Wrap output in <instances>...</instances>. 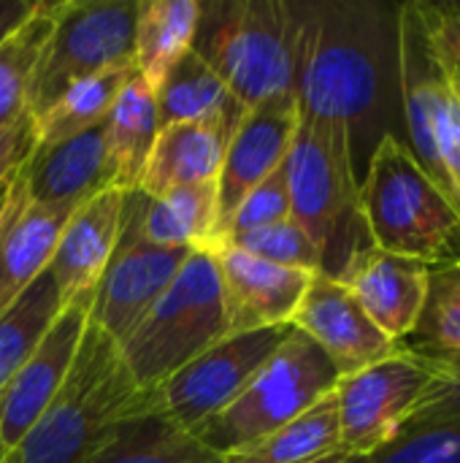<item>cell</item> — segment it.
<instances>
[{
  "label": "cell",
  "mask_w": 460,
  "mask_h": 463,
  "mask_svg": "<svg viewBox=\"0 0 460 463\" xmlns=\"http://www.w3.org/2000/svg\"><path fill=\"white\" fill-rule=\"evenodd\" d=\"M399 5L298 0V114L347 133L358 179L382 138L407 144Z\"/></svg>",
  "instance_id": "cell-1"
},
{
  "label": "cell",
  "mask_w": 460,
  "mask_h": 463,
  "mask_svg": "<svg viewBox=\"0 0 460 463\" xmlns=\"http://www.w3.org/2000/svg\"><path fill=\"white\" fill-rule=\"evenodd\" d=\"M155 407L138 388L119 345L87 320L76 361L38 423L16 448L19 463H89L114 429Z\"/></svg>",
  "instance_id": "cell-2"
},
{
  "label": "cell",
  "mask_w": 460,
  "mask_h": 463,
  "mask_svg": "<svg viewBox=\"0 0 460 463\" xmlns=\"http://www.w3.org/2000/svg\"><path fill=\"white\" fill-rule=\"evenodd\" d=\"M361 212L374 247L426 263H460L458 203L423 171L401 138H382L361 179Z\"/></svg>",
  "instance_id": "cell-3"
},
{
  "label": "cell",
  "mask_w": 460,
  "mask_h": 463,
  "mask_svg": "<svg viewBox=\"0 0 460 463\" xmlns=\"http://www.w3.org/2000/svg\"><path fill=\"white\" fill-rule=\"evenodd\" d=\"M298 0L201 3L192 52L244 109L296 92Z\"/></svg>",
  "instance_id": "cell-4"
},
{
  "label": "cell",
  "mask_w": 460,
  "mask_h": 463,
  "mask_svg": "<svg viewBox=\"0 0 460 463\" xmlns=\"http://www.w3.org/2000/svg\"><path fill=\"white\" fill-rule=\"evenodd\" d=\"M285 168L290 220L317 247L323 260L320 271L336 279L344 266L371 244L347 133L331 122L298 114Z\"/></svg>",
  "instance_id": "cell-5"
},
{
  "label": "cell",
  "mask_w": 460,
  "mask_h": 463,
  "mask_svg": "<svg viewBox=\"0 0 460 463\" xmlns=\"http://www.w3.org/2000/svg\"><path fill=\"white\" fill-rule=\"evenodd\" d=\"M228 336L220 271L211 250H192L176 279L119 345L144 391H155L203 350Z\"/></svg>",
  "instance_id": "cell-6"
},
{
  "label": "cell",
  "mask_w": 460,
  "mask_h": 463,
  "mask_svg": "<svg viewBox=\"0 0 460 463\" xmlns=\"http://www.w3.org/2000/svg\"><path fill=\"white\" fill-rule=\"evenodd\" d=\"M336 383L339 372L328 355L306 334L293 328L241 396L190 434L225 458L312 410L333 393Z\"/></svg>",
  "instance_id": "cell-7"
},
{
  "label": "cell",
  "mask_w": 460,
  "mask_h": 463,
  "mask_svg": "<svg viewBox=\"0 0 460 463\" xmlns=\"http://www.w3.org/2000/svg\"><path fill=\"white\" fill-rule=\"evenodd\" d=\"M136 3L81 0L54 3L52 30L38 54L27 114L35 119L68 87L103 71L136 65Z\"/></svg>",
  "instance_id": "cell-8"
},
{
  "label": "cell",
  "mask_w": 460,
  "mask_h": 463,
  "mask_svg": "<svg viewBox=\"0 0 460 463\" xmlns=\"http://www.w3.org/2000/svg\"><path fill=\"white\" fill-rule=\"evenodd\" d=\"M434 374V361L404 342L390 358L339 377L333 393L342 450L369 458L390 445L407 429Z\"/></svg>",
  "instance_id": "cell-9"
},
{
  "label": "cell",
  "mask_w": 460,
  "mask_h": 463,
  "mask_svg": "<svg viewBox=\"0 0 460 463\" xmlns=\"http://www.w3.org/2000/svg\"><path fill=\"white\" fill-rule=\"evenodd\" d=\"M290 331L293 326L228 334L152 391L157 412L192 431L241 396Z\"/></svg>",
  "instance_id": "cell-10"
},
{
  "label": "cell",
  "mask_w": 460,
  "mask_h": 463,
  "mask_svg": "<svg viewBox=\"0 0 460 463\" xmlns=\"http://www.w3.org/2000/svg\"><path fill=\"white\" fill-rule=\"evenodd\" d=\"M190 252L192 250L184 247L144 244L119 231L111 263L92 293L89 323L98 326L117 345H122L176 279Z\"/></svg>",
  "instance_id": "cell-11"
},
{
  "label": "cell",
  "mask_w": 460,
  "mask_h": 463,
  "mask_svg": "<svg viewBox=\"0 0 460 463\" xmlns=\"http://www.w3.org/2000/svg\"><path fill=\"white\" fill-rule=\"evenodd\" d=\"M89 298L70 301L0 393V448L14 453L62 388L89 320Z\"/></svg>",
  "instance_id": "cell-12"
},
{
  "label": "cell",
  "mask_w": 460,
  "mask_h": 463,
  "mask_svg": "<svg viewBox=\"0 0 460 463\" xmlns=\"http://www.w3.org/2000/svg\"><path fill=\"white\" fill-rule=\"evenodd\" d=\"M293 328L306 334L333 364L339 377L390 358L404 342L388 339L355 296L333 277L317 271L298 304Z\"/></svg>",
  "instance_id": "cell-13"
},
{
  "label": "cell",
  "mask_w": 460,
  "mask_h": 463,
  "mask_svg": "<svg viewBox=\"0 0 460 463\" xmlns=\"http://www.w3.org/2000/svg\"><path fill=\"white\" fill-rule=\"evenodd\" d=\"M220 271L228 334L293 326L314 274L252 258L230 244L211 250Z\"/></svg>",
  "instance_id": "cell-14"
},
{
  "label": "cell",
  "mask_w": 460,
  "mask_h": 463,
  "mask_svg": "<svg viewBox=\"0 0 460 463\" xmlns=\"http://www.w3.org/2000/svg\"><path fill=\"white\" fill-rule=\"evenodd\" d=\"M296 128H298L296 92H282L247 109V114L241 117L239 128L228 141L225 160L217 176L220 222L239 206V201L255 184H260L268 174H274L287 160Z\"/></svg>",
  "instance_id": "cell-15"
},
{
  "label": "cell",
  "mask_w": 460,
  "mask_h": 463,
  "mask_svg": "<svg viewBox=\"0 0 460 463\" xmlns=\"http://www.w3.org/2000/svg\"><path fill=\"white\" fill-rule=\"evenodd\" d=\"M431 269L420 260L385 252L374 244L361 250L336 277L363 307L371 323L393 342H407L420 320Z\"/></svg>",
  "instance_id": "cell-16"
},
{
  "label": "cell",
  "mask_w": 460,
  "mask_h": 463,
  "mask_svg": "<svg viewBox=\"0 0 460 463\" xmlns=\"http://www.w3.org/2000/svg\"><path fill=\"white\" fill-rule=\"evenodd\" d=\"M73 206H46L27 195L16 171L0 206V312H5L46 269Z\"/></svg>",
  "instance_id": "cell-17"
},
{
  "label": "cell",
  "mask_w": 460,
  "mask_h": 463,
  "mask_svg": "<svg viewBox=\"0 0 460 463\" xmlns=\"http://www.w3.org/2000/svg\"><path fill=\"white\" fill-rule=\"evenodd\" d=\"M122 201L125 193L103 190L84 201L65 222L46 269L60 290L62 304L84 298L92 301V293L119 241Z\"/></svg>",
  "instance_id": "cell-18"
},
{
  "label": "cell",
  "mask_w": 460,
  "mask_h": 463,
  "mask_svg": "<svg viewBox=\"0 0 460 463\" xmlns=\"http://www.w3.org/2000/svg\"><path fill=\"white\" fill-rule=\"evenodd\" d=\"M119 231L155 247L214 250L220 233L217 182L179 187L157 198L141 190L125 193Z\"/></svg>",
  "instance_id": "cell-19"
},
{
  "label": "cell",
  "mask_w": 460,
  "mask_h": 463,
  "mask_svg": "<svg viewBox=\"0 0 460 463\" xmlns=\"http://www.w3.org/2000/svg\"><path fill=\"white\" fill-rule=\"evenodd\" d=\"M19 174L24 179L30 201L79 209L92 195L111 190L103 125L73 136L57 146L33 149Z\"/></svg>",
  "instance_id": "cell-20"
},
{
  "label": "cell",
  "mask_w": 460,
  "mask_h": 463,
  "mask_svg": "<svg viewBox=\"0 0 460 463\" xmlns=\"http://www.w3.org/2000/svg\"><path fill=\"white\" fill-rule=\"evenodd\" d=\"M233 130L236 125L225 119L179 122L160 130L138 190L157 198L179 187L217 182Z\"/></svg>",
  "instance_id": "cell-21"
},
{
  "label": "cell",
  "mask_w": 460,
  "mask_h": 463,
  "mask_svg": "<svg viewBox=\"0 0 460 463\" xmlns=\"http://www.w3.org/2000/svg\"><path fill=\"white\" fill-rule=\"evenodd\" d=\"M103 133L108 187L117 193H136L160 133L155 90L138 76V71L114 100L103 122Z\"/></svg>",
  "instance_id": "cell-22"
},
{
  "label": "cell",
  "mask_w": 460,
  "mask_h": 463,
  "mask_svg": "<svg viewBox=\"0 0 460 463\" xmlns=\"http://www.w3.org/2000/svg\"><path fill=\"white\" fill-rule=\"evenodd\" d=\"M160 130L179 122L225 119L239 128L247 109L225 87V81L190 49L155 90Z\"/></svg>",
  "instance_id": "cell-23"
},
{
  "label": "cell",
  "mask_w": 460,
  "mask_h": 463,
  "mask_svg": "<svg viewBox=\"0 0 460 463\" xmlns=\"http://www.w3.org/2000/svg\"><path fill=\"white\" fill-rule=\"evenodd\" d=\"M201 3L195 0H138L136 3V71L157 90L168 71L190 52Z\"/></svg>",
  "instance_id": "cell-24"
},
{
  "label": "cell",
  "mask_w": 460,
  "mask_h": 463,
  "mask_svg": "<svg viewBox=\"0 0 460 463\" xmlns=\"http://www.w3.org/2000/svg\"><path fill=\"white\" fill-rule=\"evenodd\" d=\"M89 463H225V458L163 412L149 410L119 423Z\"/></svg>",
  "instance_id": "cell-25"
},
{
  "label": "cell",
  "mask_w": 460,
  "mask_h": 463,
  "mask_svg": "<svg viewBox=\"0 0 460 463\" xmlns=\"http://www.w3.org/2000/svg\"><path fill=\"white\" fill-rule=\"evenodd\" d=\"M136 65L103 71L84 81L68 87L49 109H43L35 122V149L57 146L73 136H81L106 122L122 87L133 79Z\"/></svg>",
  "instance_id": "cell-26"
},
{
  "label": "cell",
  "mask_w": 460,
  "mask_h": 463,
  "mask_svg": "<svg viewBox=\"0 0 460 463\" xmlns=\"http://www.w3.org/2000/svg\"><path fill=\"white\" fill-rule=\"evenodd\" d=\"M336 450H342L339 410L336 393H328L296 420L225 456V463H312Z\"/></svg>",
  "instance_id": "cell-27"
},
{
  "label": "cell",
  "mask_w": 460,
  "mask_h": 463,
  "mask_svg": "<svg viewBox=\"0 0 460 463\" xmlns=\"http://www.w3.org/2000/svg\"><path fill=\"white\" fill-rule=\"evenodd\" d=\"M62 307L52 274L43 271L5 312H0V393L35 353Z\"/></svg>",
  "instance_id": "cell-28"
},
{
  "label": "cell",
  "mask_w": 460,
  "mask_h": 463,
  "mask_svg": "<svg viewBox=\"0 0 460 463\" xmlns=\"http://www.w3.org/2000/svg\"><path fill=\"white\" fill-rule=\"evenodd\" d=\"M54 3H38L27 22H22L0 43V128L27 117V95L38 54L52 30Z\"/></svg>",
  "instance_id": "cell-29"
},
{
  "label": "cell",
  "mask_w": 460,
  "mask_h": 463,
  "mask_svg": "<svg viewBox=\"0 0 460 463\" xmlns=\"http://www.w3.org/2000/svg\"><path fill=\"white\" fill-rule=\"evenodd\" d=\"M407 345L426 355L460 358V263L431 269L426 304Z\"/></svg>",
  "instance_id": "cell-30"
},
{
  "label": "cell",
  "mask_w": 460,
  "mask_h": 463,
  "mask_svg": "<svg viewBox=\"0 0 460 463\" xmlns=\"http://www.w3.org/2000/svg\"><path fill=\"white\" fill-rule=\"evenodd\" d=\"M431 146L439 184L460 209V73L450 57L431 119Z\"/></svg>",
  "instance_id": "cell-31"
},
{
  "label": "cell",
  "mask_w": 460,
  "mask_h": 463,
  "mask_svg": "<svg viewBox=\"0 0 460 463\" xmlns=\"http://www.w3.org/2000/svg\"><path fill=\"white\" fill-rule=\"evenodd\" d=\"M285 220H290V187H287V168L282 163L274 174H268L260 184H255L239 201V206L220 222L217 244H225L241 233L260 231Z\"/></svg>",
  "instance_id": "cell-32"
},
{
  "label": "cell",
  "mask_w": 460,
  "mask_h": 463,
  "mask_svg": "<svg viewBox=\"0 0 460 463\" xmlns=\"http://www.w3.org/2000/svg\"><path fill=\"white\" fill-rule=\"evenodd\" d=\"M225 244H230V247H236V250H241V252H247L252 258L285 266V269H298V271H309V274H317L323 269L317 247L312 244V239L293 220H285V222H277V225H268V228H260V231L241 233V236L225 241Z\"/></svg>",
  "instance_id": "cell-33"
},
{
  "label": "cell",
  "mask_w": 460,
  "mask_h": 463,
  "mask_svg": "<svg viewBox=\"0 0 460 463\" xmlns=\"http://www.w3.org/2000/svg\"><path fill=\"white\" fill-rule=\"evenodd\" d=\"M369 463H460V423L407 429Z\"/></svg>",
  "instance_id": "cell-34"
},
{
  "label": "cell",
  "mask_w": 460,
  "mask_h": 463,
  "mask_svg": "<svg viewBox=\"0 0 460 463\" xmlns=\"http://www.w3.org/2000/svg\"><path fill=\"white\" fill-rule=\"evenodd\" d=\"M426 355V353H423ZM437 366V374L415 407L407 429H431L460 423V358H437L428 355ZM404 429V431H407Z\"/></svg>",
  "instance_id": "cell-35"
},
{
  "label": "cell",
  "mask_w": 460,
  "mask_h": 463,
  "mask_svg": "<svg viewBox=\"0 0 460 463\" xmlns=\"http://www.w3.org/2000/svg\"><path fill=\"white\" fill-rule=\"evenodd\" d=\"M33 149H35V122L30 114L8 128H0V187L14 179V174L27 163Z\"/></svg>",
  "instance_id": "cell-36"
},
{
  "label": "cell",
  "mask_w": 460,
  "mask_h": 463,
  "mask_svg": "<svg viewBox=\"0 0 460 463\" xmlns=\"http://www.w3.org/2000/svg\"><path fill=\"white\" fill-rule=\"evenodd\" d=\"M420 8L442 52L460 73V0H420Z\"/></svg>",
  "instance_id": "cell-37"
},
{
  "label": "cell",
  "mask_w": 460,
  "mask_h": 463,
  "mask_svg": "<svg viewBox=\"0 0 460 463\" xmlns=\"http://www.w3.org/2000/svg\"><path fill=\"white\" fill-rule=\"evenodd\" d=\"M38 3L30 0H0V43L22 24L30 19Z\"/></svg>",
  "instance_id": "cell-38"
},
{
  "label": "cell",
  "mask_w": 460,
  "mask_h": 463,
  "mask_svg": "<svg viewBox=\"0 0 460 463\" xmlns=\"http://www.w3.org/2000/svg\"><path fill=\"white\" fill-rule=\"evenodd\" d=\"M312 463H369V458H366V456H352V453L336 450V453H331V456H325V458H317V461Z\"/></svg>",
  "instance_id": "cell-39"
},
{
  "label": "cell",
  "mask_w": 460,
  "mask_h": 463,
  "mask_svg": "<svg viewBox=\"0 0 460 463\" xmlns=\"http://www.w3.org/2000/svg\"><path fill=\"white\" fill-rule=\"evenodd\" d=\"M5 187H8V184H3V187H0V206H3V201H5Z\"/></svg>",
  "instance_id": "cell-40"
},
{
  "label": "cell",
  "mask_w": 460,
  "mask_h": 463,
  "mask_svg": "<svg viewBox=\"0 0 460 463\" xmlns=\"http://www.w3.org/2000/svg\"><path fill=\"white\" fill-rule=\"evenodd\" d=\"M5 456H8V453H5V450H3V448H0V461H3V458H5Z\"/></svg>",
  "instance_id": "cell-41"
}]
</instances>
